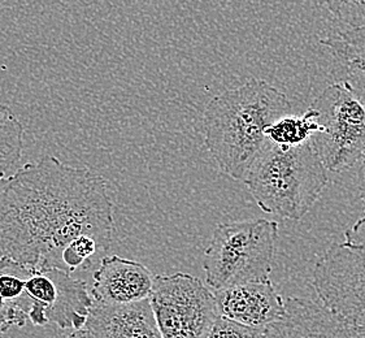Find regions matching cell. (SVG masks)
<instances>
[{
	"instance_id": "cell-1",
	"label": "cell",
	"mask_w": 365,
	"mask_h": 338,
	"mask_svg": "<svg viewBox=\"0 0 365 338\" xmlns=\"http://www.w3.org/2000/svg\"><path fill=\"white\" fill-rule=\"evenodd\" d=\"M115 229L102 176L44 156L0 177V255L38 268L88 271Z\"/></svg>"
},
{
	"instance_id": "cell-2",
	"label": "cell",
	"mask_w": 365,
	"mask_h": 338,
	"mask_svg": "<svg viewBox=\"0 0 365 338\" xmlns=\"http://www.w3.org/2000/svg\"><path fill=\"white\" fill-rule=\"evenodd\" d=\"M289 110L282 91L256 78L212 98L203 118L205 142L219 168L243 181L269 143L267 128Z\"/></svg>"
},
{
	"instance_id": "cell-3",
	"label": "cell",
	"mask_w": 365,
	"mask_h": 338,
	"mask_svg": "<svg viewBox=\"0 0 365 338\" xmlns=\"http://www.w3.org/2000/svg\"><path fill=\"white\" fill-rule=\"evenodd\" d=\"M328 181V169L311 140L298 146L269 140L243 184L264 212L298 221L314 207Z\"/></svg>"
},
{
	"instance_id": "cell-4",
	"label": "cell",
	"mask_w": 365,
	"mask_h": 338,
	"mask_svg": "<svg viewBox=\"0 0 365 338\" xmlns=\"http://www.w3.org/2000/svg\"><path fill=\"white\" fill-rule=\"evenodd\" d=\"M0 297L37 327H85L94 298L88 282L58 268H38L0 257Z\"/></svg>"
},
{
	"instance_id": "cell-5",
	"label": "cell",
	"mask_w": 365,
	"mask_h": 338,
	"mask_svg": "<svg viewBox=\"0 0 365 338\" xmlns=\"http://www.w3.org/2000/svg\"><path fill=\"white\" fill-rule=\"evenodd\" d=\"M276 221L221 222L205 251V282L213 290L270 280L277 242Z\"/></svg>"
},
{
	"instance_id": "cell-6",
	"label": "cell",
	"mask_w": 365,
	"mask_h": 338,
	"mask_svg": "<svg viewBox=\"0 0 365 338\" xmlns=\"http://www.w3.org/2000/svg\"><path fill=\"white\" fill-rule=\"evenodd\" d=\"M319 132L311 142L330 172H346L365 154V104L347 81L333 83L314 102Z\"/></svg>"
},
{
	"instance_id": "cell-7",
	"label": "cell",
	"mask_w": 365,
	"mask_h": 338,
	"mask_svg": "<svg viewBox=\"0 0 365 338\" xmlns=\"http://www.w3.org/2000/svg\"><path fill=\"white\" fill-rule=\"evenodd\" d=\"M148 299L163 338H205L220 317L215 293L189 273L155 276Z\"/></svg>"
},
{
	"instance_id": "cell-8",
	"label": "cell",
	"mask_w": 365,
	"mask_h": 338,
	"mask_svg": "<svg viewBox=\"0 0 365 338\" xmlns=\"http://www.w3.org/2000/svg\"><path fill=\"white\" fill-rule=\"evenodd\" d=\"M312 287L325 307L350 325H365V250L333 243L316 262Z\"/></svg>"
},
{
	"instance_id": "cell-9",
	"label": "cell",
	"mask_w": 365,
	"mask_h": 338,
	"mask_svg": "<svg viewBox=\"0 0 365 338\" xmlns=\"http://www.w3.org/2000/svg\"><path fill=\"white\" fill-rule=\"evenodd\" d=\"M213 293L220 315L238 323L265 328L285 315V299L270 280L213 290Z\"/></svg>"
},
{
	"instance_id": "cell-10",
	"label": "cell",
	"mask_w": 365,
	"mask_h": 338,
	"mask_svg": "<svg viewBox=\"0 0 365 338\" xmlns=\"http://www.w3.org/2000/svg\"><path fill=\"white\" fill-rule=\"evenodd\" d=\"M154 277L146 265L118 255L103 257L93 275L91 295L107 304H128L148 299Z\"/></svg>"
},
{
	"instance_id": "cell-11",
	"label": "cell",
	"mask_w": 365,
	"mask_h": 338,
	"mask_svg": "<svg viewBox=\"0 0 365 338\" xmlns=\"http://www.w3.org/2000/svg\"><path fill=\"white\" fill-rule=\"evenodd\" d=\"M285 315L265 327V338H352L351 325L322 302L289 297Z\"/></svg>"
},
{
	"instance_id": "cell-12",
	"label": "cell",
	"mask_w": 365,
	"mask_h": 338,
	"mask_svg": "<svg viewBox=\"0 0 365 338\" xmlns=\"http://www.w3.org/2000/svg\"><path fill=\"white\" fill-rule=\"evenodd\" d=\"M83 328L96 338H163L150 299L128 304L94 301Z\"/></svg>"
},
{
	"instance_id": "cell-13",
	"label": "cell",
	"mask_w": 365,
	"mask_h": 338,
	"mask_svg": "<svg viewBox=\"0 0 365 338\" xmlns=\"http://www.w3.org/2000/svg\"><path fill=\"white\" fill-rule=\"evenodd\" d=\"M320 44L346 68L347 83L365 104V26L322 38Z\"/></svg>"
},
{
	"instance_id": "cell-14",
	"label": "cell",
	"mask_w": 365,
	"mask_h": 338,
	"mask_svg": "<svg viewBox=\"0 0 365 338\" xmlns=\"http://www.w3.org/2000/svg\"><path fill=\"white\" fill-rule=\"evenodd\" d=\"M316 115L317 111L314 107L302 116L285 115L272 123L267 128L265 134L270 142L279 146H298L311 140L314 133L319 132L320 126Z\"/></svg>"
},
{
	"instance_id": "cell-15",
	"label": "cell",
	"mask_w": 365,
	"mask_h": 338,
	"mask_svg": "<svg viewBox=\"0 0 365 338\" xmlns=\"http://www.w3.org/2000/svg\"><path fill=\"white\" fill-rule=\"evenodd\" d=\"M24 126L7 104L0 102V177L21 159Z\"/></svg>"
},
{
	"instance_id": "cell-16",
	"label": "cell",
	"mask_w": 365,
	"mask_h": 338,
	"mask_svg": "<svg viewBox=\"0 0 365 338\" xmlns=\"http://www.w3.org/2000/svg\"><path fill=\"white\" fill-rule=\"evenodd\" d=\"M329 12L350 28L365 26V0H327Z\"/></svg>"
},
{
	"instance_id": "cell-17",
	"label": "cell",
	"mask_w": 365,
	"mask_h": 338,
	"mask_svg": "<svg viewBox=\"0 0 365 338\" xmlns=\"http://www.w3.org/2000/svg\"><path fill=\"white\" fill-rule=\"evenodd\" d=\"M205 338H265V328L238 323L220 315Z\"/></svg>"
},
{
	"instance_id": "cell-18",
	"label": "cell",
	"mask_w": 365,
	"mask_h": 338,
	"mask_svg": "<svg viewBox=\"0 0 365 338\" xmlns=\"http://www.w3.org/2000/svg\"><path fill=\"white\" fill-rule=\"evenodd\" d=\"M28 322V317L22 314L21 311L11 307L0 297V329L6 333L12 327L22 328Z\"/></svg>"
},
{
	"instance_id": "cell-19",
	"label": "cell",
	"mask_w": 365,
	"mask_h": 338,
	"mask_svg": "<svg viewBox=\"0 0 365 338\" xmlns=\"http://www.w3.org/2000/svg\"><path fill=\"white\" fill-rule=\"evenodd\" d=\"M344 245L365 250V213L363 217L354 222V225L344 232Z\"/></svg>"
},
{
	"instance_id": "cell-20",
	"label": "cell",
	"mask_w": 365,
	"mask_h": 338,
	"mask_svg": "<svg viewBox=\"0 0 365 338\" xmlns=\"http://www.w3.org/2000/svg\"><path fill=\"white\" fill-rule=\"evenodd\" d=\"M358 188L360 199L364 202L365 205V154L363 159H361V162H360V167H359Z\"/></svg>"
},
{
	"instance_id": "cell-21",
	"label": "cell",
	"mask_w": 365,
	"mask_h": 338,
	"mask_svg": "<svg viewBox=\"0 0 365 338\" xmlns=\"http://www.w3.org/2000/svg\"><path fill=\"white\" fill-rule=\"evenodd\" d=\"M66 338H96V336L86 328H81V329H76L72 334H69Z\"/></svg>"
},
{
	"instance_id": "cell-22",
	"label": "cell",
	"mask_w": 365,
	"mask_h": 338,
	"mask_svg": "<svg viewBox=\"0 0 365 338\" xmlns=\"http://www.w3.org/2000/svg\"><path fill=\"white\" fill-rule=\"evenodd\" d=\"M352 338H365V325H351Z\"/></svg>"
},
{
	"instance_id": "cell-23",
	"label": "cell",
	"mask_w": 365,
	"mask_h": 338,
	"mask_svg": "<svg viewBox=\"0 0 365 338\" xmlns=\"http://www.w3.org/2000/svg\"><path fill=\"white\" fill-rule=\"evenodd\" d=\"M1 336H3V331H1V329H0V338H3V337H1Z\"/></svg>"
}]
</instances>
